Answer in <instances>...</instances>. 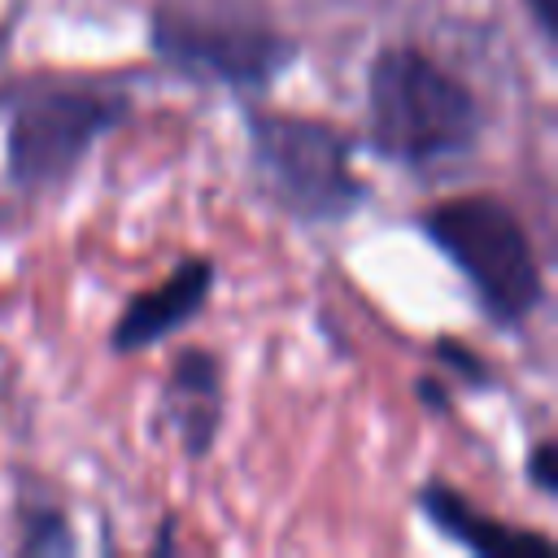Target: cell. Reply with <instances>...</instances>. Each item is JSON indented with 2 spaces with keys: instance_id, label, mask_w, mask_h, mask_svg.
Returning <instances> with one entry per match:
<instances>
[{
  "instance_id": "obj_1",
  "label": "cell",
  "mask_w": 558,
  "mask_h": 558,
  "mask_svg": "<svg viewBox=\"0 0 558 558\" xmlns=\"http://www.w3.org/2000/svg\"><path fill=\"white\" fill-rule=\"evenodd\" d=\"M371 131L397 161H436L480 131L471 92L418 48H388L371 65Z\"/></svg>"
},
{
  "instance_id": "obj_2",
  "label": "cell",
  "mask_w": 558,
  "mask_h": 558,
  "mask_svg": "<svg viewBox=\"0 0 558 558\" xmlns=\"http://www.w3.org/2000/svg\"><path fill=\"white\" fill-rule=\"evenodd\" d=\"M427 235L471 279L497 323H519L541 301V270L519 218L493 196H458L427 214Z\"/></svg>"
},
{
  "instance_id": "obj_3",
  "label": "cell",
  "mask_w": 558,
  "mask_h": 558,
  "mask_svg": "<svg viewBox=\"0 0 558 558\" xmlns=\"http://www.w3.org/2000/svg\"><path fill=\"white\" fill-rule=\"evenodd\" d=\"M253 148L288 209L336 218L353 209L357 183L349 174V140L310 118H257Z\"/></svg>"
},
{
  "instance_id": "obj_4",
  "label": "cell",
  "mask_w": 558,
  "mask_h": 558,
  "mask_svg": "<svg viewBox=\"0 0 558 558\" xmlns=\"http://www.w3.org/2000/svg\"><path fill=\"white\" fill-rule=\"evenodd\" d=\"M113 105L96 96H39L22 105L9 122V174L26 187H48L61 183L92 140L113 122Z\"/></svg>"
},
{
  "instance_id": "obj_5",
  "label": "cell",
  "mask_w": 558,
  "mask_h": 558,
  "mask_svg": "<svg viewBox=\"0 0 558 558\" xmlns=\"http://www.w3.org/2000/svg\"><path fill=\"white\" fill-rule=\"evenodd\" d=\"M157 48L179 70L222 83H266L292 57V44H283L279 35L196 17H157Z\"/></svg>"
},
{
  "instance_id": "obj_6",
  "label": "cell",
  "mask_w": 558,
  "mask_h": 558,
  "mask_svg": "<svg viewBox=\"0 0 558 558\" xmlns=\"http://www.w3.org/2000/svg\"><path fill=\"white\" fill-rule=\"evenodd\" d=\"M209 283H214V266L205 257L183 262L161 288H153L126 305V314L113 327V349H122V353L144 349V344L161 340L166 331H174L179 323H187L201 310V301L209 296Z\"/></svg>"
},
{
  "instance_id": "obj_7",
  "label": "cell",
  "mask_w": 558,
  "mask_h": 558,
  "mask_svg": "<svg viewBox=\"0 0 558 558\" xmlns=\"http://www.w3.org/2000/svg\"><path fill=\"white\" fill-rule=\"evenodd\" d=\"M218 362L209 353H183L170 371V410L183 445L205 453L218 432Z\"/></svg>"
},
{
  "instance_id": "obj_8",
  "label": "cell",
  "mask_w": 558,
  "mask_h": 558,
  "mask_svg": "<svg viewBox=\"0 0 558 558\" xmlns=\"http://www.w3.org/2000/svg\"><path fill=\"white\" fill-rule=\"evenodd\" d=\"M423 510L436 527H445L449 536H458L466 549L475 554H523V549H536V554H549V536H532V532H510L506 523L471 510L453 488L445 484H432L423 493Z\"/></svg>"
},
{
  "instance_id": "obj_9",
  "label": "cell",
  "mask_w": 558,
  "mask_h": 558,
  "mask_svg": "<svg viewBox=\"0 0 558 558\" xmlns=\"http://www.w3.org/2000/svg\"><path fill=\"white\" fill-rule=\"evenodd\" d=\"M554 445L549 440H541L536 445V453H532V484L541 488V493H554L558 488V475H554Z\"/></svg>"
},
{
  "instance_id": "obj_10",
  "label": "cell",
  "mask_w": 558,
  "mask_h": 558,
  "mask_svg": "<svg viewBox=\"0 0 558 558\" xmlns=\"http://www.w3.org/2000/svg\"><path fill=\"white\" fill-rule=\"evenodd\" d=\"M26 549H70V536L57 527V519H39L26 536Z\"/></svg>"
},
{
  "instance_id": "obj_11",
  "label": "cell",
  "mask_w": 558,
  "mask_h": 558,
  "mask_svg": "<svg viewBox=\"0 0 558 558\" xmlns=\"http://www.w3.org/2000/svg\"><path fill=\"white\" fill-rule=\"evenodd\" d=\"M527 9H532V17H536V26H541L545 35H554V0H527Z\"/></svg>"
}]
</instances>
